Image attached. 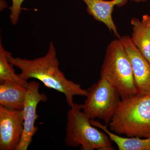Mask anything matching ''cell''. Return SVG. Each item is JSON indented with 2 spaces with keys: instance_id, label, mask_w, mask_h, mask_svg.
<instances>
[{
  "instance_id": "11",
  "label": "cell",
  "mask_w": 150,
  "mask_h": 150,
  "mask_svg": "<svg viewBox=\"0 0 150 150\" xmlns=\"http://www.w3.org/2000/svg\"><path fill=\"white\" fill-rule=\"evenodd\" d=\"M91 123L93 126L106 133L111 141L116 144L119 150H150V137H121L108 130L107 125H103L98 121L91 119Z\"/></svg>"
},
{
  "instance_id": "3",
  "label": "cell",
  "mask_w": 150,
  "mask_h": 150,
  "mask_svg": "<svg viewBox=\"0 0 150 150\" xmlns=\"http://www.w3.org/2000/svg\"><path fill=\"white\" fill-rule=\"evenodd\" d=\"M83 110V104L74 103L67 112L65 142L67 146L82 150H113L112 141L104 131L93 126Z\"/></svg>"
},
{
  "instance_id": "10",
  "label": "cell",
  "mask_w": 150,
  "mask_h": 150,
  "mask_svg": "<svg viewBox=\"0 0 150 150\" xmlns=\"http://www.w3.org/2000/svg\"><path fill=\"white\" fill-rule=\"evenodd\" d=\"M27 91V88L16 83L1 82L0 105L10 109L22 110Z\"/></svg>"
},
{
  "instance_id": "14",
  "label": "cell",
  "mask_w": 150,
  "mask_h": 150,
  "mask_svg": "<svg viewBox=\"0 0 150 150\" xmlns=\"http://www.w3.org/2000/svg\"><path fill=\"white\" fill-rule=\"evenodd\" d=\"M24 0H12V5L11 10L10 18L12 24H16L18 21L22 10L21 6Z\"/></svg>"
},
{
  "instance_id": "8",
  "label": "cell",
  "mask_w": 150,
  "mask_h": 150,
  "mask_svg": "<svg viewBox=\"0 0 150 150\" xmlns=\"http://www.w3.org/2000/svg\"><path fill=\"white\" fill-rule=\"evenodd\" d=\"M119 39L130 60L138 94H150L149 63L134 45L130 36L125 35Z\"/></svg>"
},
{
  "instance_id": "9",
  "label": "cell",
  "mask_w": 150,
  "mask_h": 150,
  "mask_svg": "<svg viewBox=\"0 0 150 150\" xmlns=\"http://www.w3.org/2000/svg\"><path fill=\"white\" fill-rule=\"evenodd\" d=\"M87 6V11L95 19L104 23L110 31L118 38H120L117 27L112 18V13L115 6L121 4L128 0H81ZM136 2L146 0H130Z\"/></svg>"
},
{
  "instance_id": "15",
  "label": "cell",
  "mask_w": 150,
  "mask_h": 150,
  "mask_svg": "<svg viewBox=\"0 0 150 150\" xmlns=\"http://www.w3.org/2000/svg\"><path fill=\"white\" fill-rule=\"evenodd\" d=\"M142 21L150 31V16L149 15L143 16Z\"/></svg>"
},
{
  "instance_id": "7",
  "label": "cell",
  "mask_w": 150,
  "mask_h": 150,
  "mask_svg": "<svg viewBox=\"0 0 150 150\" xmlns=\"http://www.w3.org/2000/svg\"><path fill=\"white\" fill-rule=\"evenodd\" d=\"M23 131V110L0 105V150H16Z\"/></svg>"
},
{
  "instance_id": "12",
  "label": "cell",
  "mask_w": 150,
  "mask_h": 150,
  "mask_svg": "<svg viewBox=\"0 0 150 150\" xmlns=\"http://www.w3.org/2000/svg\"><path fill=\"white\" fill-rule=\"evenodd\" d=\"M131 23L133 29L131 40L150 64V31L137 18L131 19Z\"/></svg>"
},
{
  "instance_id": "2",
  "label": "cell",
  "mask_w": 150,
  "mask_h": 150,
  "mask_svg": "<svg viewBox=\"0 0 150 150\" xmlns=\"http://www.w3.org/2000/svg\"><path fill=\"white\" fill-rule=\"evenodd\" d=\"M107 126L127 137L150 138V94L121 99Z\"/></svg>"
},
{
  "instance_id": "5",
  "label": "cell",
  "mask_w": 150,
  "mask_h": 150,
  "mask_svg": "<svg viewBox=\"0 0 150 150\" xmlns=\"http://www.w3.org/2000/svg\"><path fill=\"white\" fill-rule=\"evenodd\" d=\"M83 110L91 119L98 118L108 125L121 100L116 88L105 79L100 78L87 89Z\"/></svg>"
},
{
  "instance_id": "6",
  "label": "cell",
  "mask_w": 150,
  "mask_h": 150,
  "mask_svg": "<svg viewBox=\"0 0 150 150\" xmlns=\"http://www.w3.org/2000/svg\"><path fill=\"white\" fill-rule=\"evenodd\" d=\"M40 84L35 81L30 82L23 109V131L20 142L16 150H26L32 142L33 136L38 128L35 122L38 118L37 114L38 105L40 102H46L48 98L44 93L39 91Z\"/></svg>"
},
{
  "instance_id": "4",
  "label": "cell",
  "mask_w": 150,
  "mask_h": 150,
  "mask_svg": "<svg viewBox=\"0 0 150 150\" xmlns=\"http://www.w3.org/2000/svg\"><path fill=\"white\" fill-rule=\"evenodd\" d=\"M100 77L114 86L121 99L138 94L131 63L119 38L112 40L106 48Z\"/></svg>"
},
{
  "instance_id": "13",
  "label": "cell",
  "mask_w": 150,
  "mask_h": 150,
  "mask_svg": "<svg viewBox=\"0 0 150 150\" xmlns=\"http://www.w3.org/2000/svg\"><path fill=\"white\" fill-rule=\"evenodd\" d=\"M8 51H6L1 42L0 44V82L9 81L16 83L27 88L29 83L22 79L13 69V65L8 59Z\"/></svg>"
},
{
  "instance_id": "1",
  "label": "cell",
  "mask_w": 150,
  "mask_h": 150,
  "mask_svg": "<svg viewBox=\"0 0 150 150\" xmlns=\"http://www.w3.org/2000/svg\"><path fill=\"white\" fill-rule=\"evenodd\" d=\"M7 56L10 63L21 71L19 75L22 79L27 81L30 79H36L48 88L63 93L70 107L74 103V96L87 95V90L68 79L59 69L56 48L52 42L49 44L48 52L43 57L34 59L15 58L9 52Z\"/></svg>"
}]
</instances>
